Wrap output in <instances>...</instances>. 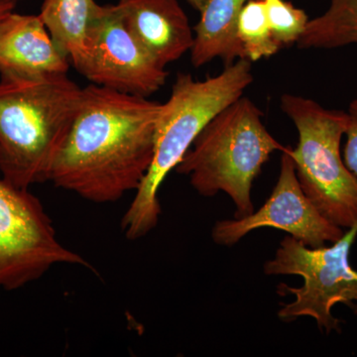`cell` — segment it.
<instances>
[{"label":"cell","mask_w":357,"mask_h":357,"mask_svg":"<svg viewBox=\"0 0 357 357\" xmlns=\"http://www.w3.org/2000/svg\"><path fill=\"white\" fill-rule=\"evenodd\" d=\"M70 60L38 15L9 13L0 21V79H37L67 75Z\"/></svg>","instance_id":"cell-10"},{"label":"cell","mask_w":357,"mask_h":357,"mask_svg":"<svg viewBox=\"0 0 357 357\" xmlns=\"http://www.w3.org/2000/svg\"><path fill=\"white\" fill-rule=\"evenodd\" d=\"M281 109L299 134L290 153L303 192L328 222L351 229L357 223V177L340 153L347 112L326 109L311 98L290 93L281 96Z\"/></svg>","instance_id":"cell-5"},{"label":"cell","mask_w":357,"mask_h":357,"mask_svg":"<svg viewBox=\"0 0 357 357\" xmlns=\"http://www.w3.org/2000/svg\"><path fill=\"white\" fill-rule=\"evenodd\" d=\"M347 114V128L345 131L344 161L347 168L357 177V98L349 105Z\"/></svg>","instance_id":"cell-17"},{"label":"cell","mask_w":357,"mask_h":357,"mask_svg":"<svg viewBox=\"0 0 357 357\" xmlns=\"http://www.w3.org/2000/svg\"><path fill=\"white\" fill-rule=\"evenodd\" d=\"M76 70L91 84L144 98L160 91L169 76L129 32L116 4L100 6Z\"/></svg>","instance_id":"cell-8"},{"label":"cell","mask_w":357,"mask_h":357,"mask_svg":"<svg viewBox=\"0 0 357 357\" xmlns=\"http://www.w3.org/2000/svg\"><path fill=\"white\" fill-rule=\"evenodd\" d=\"M253 83L251 62L239 59L218 76L204 81L178 73L170 98L162 105L156 129L153 161L122 217L121 227L129 241L147 236L161 215L159 190L176 169L197 136L222 109L243 96Z\"/></svg>","instance_id":"cell-3"},{"label":"cell","mask_w":357,"mask_h":357,"mask_svg":"<svg viewBox=\"0 0 357 357\" xmlns=\"http://www.w3.org/2000/svg\"><path fill=\"white\" fill-rule=\"evenodd\" d=\"M187 1L195 10L198 11L199 13L203 10L204 7L206 6V2H208V0H187Z\"/></svg>","instance_id":"cell-19"},{"label":"cell","mask_w":357,"mask_h":357,"mask_svg":"<svg viewBox=\"0 0 357 357\" xmlns=\"http://www.w3.org/2000/svg\"><path fill=\"white\" fill-rule=\"evenodd\" d=\"M84 89L59 75L0 79V173L20 189L50 182L77 112Z\"/></svg>","instance_id":"cell-2"},{"label":"cell","mask_w":357,"mask_h":357,"mask_svg":"<svg viewBox=\"0 0 357 357\" xmlns=\"http://www.w3.org/2000/svg\"><path fill=\"white\" fill-rule=\"evenodd\" d=\"M297 45L319 50L357 45V0H331L325 13L309 20Z\"/></svg>","instance_id":"cell-14"},{"label":"cell","mask_w":357,"mask_h":357,"mask_svg":"<svg viewBox=\"0 0 357 357\" xmlns=\"http://www.w3.org/2000/svg\"><path fill=\"white\" fill-rule=\"evenodd\" d=\"M61 264L96 271L83 256L61 243L43 204L29 189L0 178V289L25 287Z\"/></svg>","instance_id":"cell-7"},{"label":"cell","mask_w":357,"mask_h":357,"mask_svg":"<svg viewBox=\"0 0 357 357\" xmlns=\"http://www.w3.org/2000/svg\"><path fill=\"white\" fill-rule=\"evenodd\" d=\"M23 1V0H0V2H9V3L16 4L17 2Z\"/></svg>","instance_id":"cell-20"},{"label":"cell","mask_w":357,"mask_h":357,"mask_svg":"<svg viewBox=\"0 0 357 357\" xmlns=\"http://www.w3.org/2000/svg\"><path fill=\"white\" fill-rule=\"evenodd\" d=\"M264 2L275 41L281 48L297 44L310 20L307 13L286 0H264Z\"/></svg>","instance_id":"cell-16"},{"label":"cell","mask_w":357,"mask_h":357,"mask_svg":"<svg viewBox=\"0 0 357 357\" xmlns=\"http://www.w3.org/2000/svg\"><path fill=\"white\" fill-rule=\"evenodd\" d=\"M100 8L95 0H44L42 4L40 17L75 69L86 57L89 29Z\"/></svg>","instance_id":"cell-13"},{"label":"cell","mask_w":357,"mask_h":357,"mask_svg":"<svg viewBox=\"0 0 357 357\" xmlns=\"http://www.w3.org/2000/svg\"><path fill=\"white\" fill-rule=\"evenodd\" d=\"M16 4L9 3V2H0V21L3 20L6 15L14 11Z\"/></svg>","instance_id":"cell-18"},{"label":"cell","mask_w":357,"mask_h":357,"mask_svg":"<svg viewBox=\"0 0 357 357\" xmlns=\"http://www.w3.org/2000/svg\"><path fill=\"white\" fill-rule=\"evenodd\" d=\"M263 227L283 230L311 248L337 243L344 236L345 230L328 222L303 192L290 146L282 151L278 181L261 208L248 217L220 220L213 225L211 237L215 243L232 246Z\"/></svg>","instance_id":"cell-9"},{"label":"cell","mask_w":357,"mask_h":357,"mask_svg":"<svg viewBox=\"0 0 357 357\" xmlns=\"http://www.w3.org/2000/svg\"><path fill=\"white\" fill-rule=\"evenodd\" d=\"M236 38L244 58L250 62L272 57L281 50L270 29L264 0L246 2L237 18Z\"/></svg>","instance_id":"cell-15"},{"label":"cell","mask_w":357,"mask_h":357,"mask_svg":"<svg viewBox=\"0 0 357 357\" xmlns=\"http://www.w3.org/2000/svg\"><path fill=\"white\" fill-rule=\"evenodd\" d=\"M248 0H208L201 18L194 27L195 39L191 61L201 68L220 58L225 66L231 65L244 53L236 38V21ZM246 60V59H245Z\"/></svg>","instance_id":"cell-12"},{"label":"cell","mask_w":357,"mask_h":357,"mask_svg":"<svg viewBox=\"0 0 357 357\" xmlns=\"http://www.w3.org/2000/svg\"><path fill=\"white\" fill-rule=\"evenodd\" d=\"M116 6L129 32L162 67L191 51L194 29L178 0H119Z\"/></svg>","instance_id":"cell-11"},{"label":"cell","mask_w":357,"mask_h":357,"mask_svg":"<svg viewBox=\"0 0 357 357\" xmlns=\"http://www.w3.org/2000/svg\"><path fill=\"white\" fill-rule=\"evenodd\" d=\"M162 105L89 84L50 182L96 204L137 191L153 161Z\"/></svg>","instance_id":"cell-1"},{"label":"cell","mask_w":357,"mask_h":357,"mask_svg":"<svg viewBox=\"0 0 357 357\" xmlns=\"http://www.w3.org/2000/svg\"><path fill=\"white\" fill-rule=\"evenodd\" d=\"M262 116L252 100L241 96L204 126L176 167L201 196L225 192L236 206L234 218L255 211L253 182L270 156L286 147L269 133Z\"/></svg>","instance_id":"cell-4"},{"label":"cell","mask_w":357,"mask_h":357,"mask_svg":"<svg viewBox=\"0 0 357 357\" xmlns=\"http://www.w3.org/2000/svg\"><path fill=\"white\" fill-rule=\"evenodd\" d=\"M357 237V223L330 246L311 248L287 236L281 241L273 259L264 264L266 275H298L302 287L282 284L280 295L295 296L292 303L278 312L281 321L290 323L301 317H311L326 333H342V321L333 316V307L344 304L357 314V270L349 257Z\"/></svg>","instance_id":"cell-6"}]
</instances>
